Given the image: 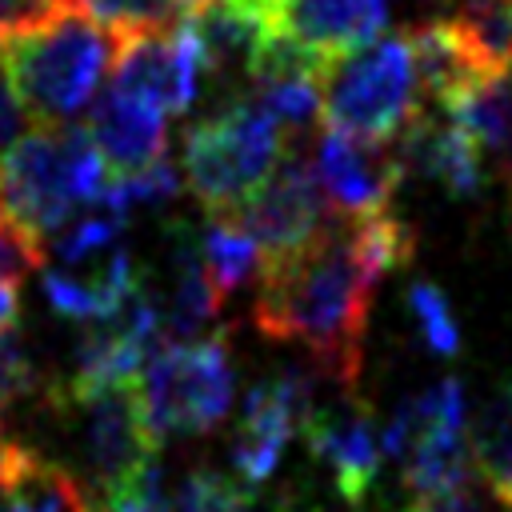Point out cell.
Returning a JSON list of instances; mask_svg holds the SVG:
<instances>
[{
	"label": "cell",
	"instance_id": "14",
	"mask_svg": "<svg viewBox=\"0 0 512 512\" xmlns=\"http://www.w3.org/2000/svg\"><path fill=\"white\" fill-rule=\"evenodd\" d=\"M268 24L284 44L332 64L384 32L388 0H280Z\"/></svg>",
	"mask_w": 512,
	"mask_h": 512
},
{
	"label": "cell",
	"instance_id": "15",
	"mask_svg": "<svg viewBox=\"0 0 512 512\" xmlns=\"http://www.w3.org/2000/svg\"><path fill=\"white\" fill-rule=\"evenodd\" d=\"M88 132H92L112 176L144 172L148 164L164 160V148H168V116L160 108L128 96L116 84H108L96 96Z\"/></svg>",
	"mask_w": 512,
	"mask_h": 512
},
{
	"label": "cell",
	"instance_id": "7",
	"mask_svg": "<svg viewBox=\"0 0 512 512\" xmlns=\"http://www.w3.org/2000/svg\"><path fill=\"white\" fill-rule=\"evenodd\" d=\"M380 436H384V456H396L404 464V484L420 500H436L444 492L468 488L476 464H472L468 400L456 376H444L420 396L400 400Z\"/></svg>",
	"mask_w": 512,
	"mask_h": 512
},
{
	"label": "cell",
	"instance_id": "32",
	"mask_svg": "<svg viewBox=\"0 0 512 512\" xmlns=\"http://www.w3.org/2000/svg\"><path fill=\"white\" fill-rule=\"evenodd\" d=\"M76 4L80 0H0V44L56 20L60 12L76 8Z\"/></svg>",
	"mask_w": 512,
	"mask_h": 512
},
{
	"label": "cell",
	"instance_id": "27",
	"mask_svg": "<svg viewBox=\"0 0 512 512\" xmlns=\"http://www.w3.org/2000/svg\"><path fill=\"white\" fill-rule=\"evenodd\" d=\"M120 228H124V216L104 208L100 212H88L80 220H68L56 236H52V252L64 260V264H80L96 252H108L116 240H120Z\"/></svg>",
	"mask_w": 512,
	"mask_h": 512
},
{
	"label": "cell",
	"instance_id": "30",
	"mask_svg": "<svg viewBox=\"0 0 512 512\" xmlns=\"http://www.w3.org/2000/svg\"><path fill=\"white\" fill-rule=\"evenodd\" d=\"M44 268V244H36L4 208L0 200V276L20 280L24 272H40Z\"/></svg>",
	"mask_w": 512,
	"mask_h": 512
},
{
	"label": "cell",
	"instance_id": "16",
	"mask_svg": "<svg viewBox=\"0 0 512 512\" xmlns=\"http://www.w3.org/2000/svg\"><path fill=\"white\" fill-rule=\"evenodd\" d=\"M400 156L408 168H420L428 180H436L448 196H476L484 184V152L476 140L448 116L432 120L420 116L400 136Z\"/></svg>",
	"mask_w": 512,
	"mask_h": 512
},
{
	"label": "cell",
	"instance_id": "36",
	"mask_svg": "<svg viewBox=\"0 0 512 512\" xmlns=\"http://www.w3.org/2000/svg\"><path fill=\"white\" fill-rule=\"evenodd\" d=\"M20 316V280L0 276V332H8Z\"/></svg>",
	"mask_w": 512,
	"mask_h": 512
},
{
	"label": "cell",
	"instance_id": "26",
	"mask_svg": "<svg viewBox=\"0 0 512 512\" xmlns=\"http://www.w3.org/2000/svg\"><path fill=\"white\" fill-rule=\"evenodd\" d=\"M408 312H412V320H416L420 340H424L436 356H448V360L460 356L464 336H460V324H456V316H452L448 296H444L436 284L416 280V284L408 288Z\"/></svg>",
	"mask_w": 512,
	"mask_h": 512
},
{
	"label": "cell",
	"instance_id": "11",
	"mask_svg": "<svg viewBox=\"0 0 512 512\" xmlns=\"http://www.w3.org/2000/svg\"><path fill=\"white\" fill-rule=\"evenodd\" d=\"M232 216L252 232V240L264 252V264L300 252L332 224L324 212V192H320L316 168L304 152H284L280 164L272 168V176Z\"/></svg>",
	"mask_w": 512,
	"mask_h": 512
},
{
	"label": "cell",
	"instance_id": "3",
	"mask_svg": "<svg viewBox=\"0 0 512 512\" xmlns=\"http://www.w3.org/2000/svg\"><path fill=\"white\" fill-rule=\"evenodd\" d=\"M4 56L28 116L40 124H68L96 96L116 56V32H108L76 4L56 20L12 36Z\"/></svg>",
	"mask_w": 512,
	"mask_h": 512
},
{
	"label": "cell",
	"instance_id": "25",
	"mask_svg": "<svg viewBox=\"0 0 512 512\" xmlns=\"http://www.w3.org/2000/svg\"><path fill=\"white\" fill-rule=\"evenodd\" d=\"M180 192V172L176 164L164 156L156 164H148L144 172H132V176H112L108 192H104V208L128 216L132 208H160L168 200H176Z\"/></svg>",
	"mask_w": 512,
	"mask_h": 512
},
{
	"label": "cell",
	"instance_id": "18",
	"mask_svg": "<svg viewBox=\"0 0 512 512\" xmlns=\"http://www.w3.org/2000/svg\"><path fill=\"white\" fill-rule=\"evenodd\" d=\"M220 304H224V296H220L216 280L208 276V268L200 260L196 228L176 224V240H172V288H168V300L160 304L164 332H172L176 340H196L216 320Z\"/></svg>",
	"mask_w": 512,
	"mask_h": 512
},
{
	"label": "cell",
	"instance_id": "10",
	"mask_svg": "<svg viewBox=\"0 0 512 512\" xmlns=\"http://www.w3.org/2000/svg\"><path fill=\"white\" fill-rule=\"evenodd\" d=\"M112 64H116L112 84L124 88L128 96L160 108L164 116L188 112L196 100V88L208 72L204 48H200L188 16L168 28L120 32Z\"/></svg>",
	"mask_w": 512,
	"mask_h": 512
},
{
	"label": "cell",
	"instance_id": "38",
	"mask_svg": "<svg viewBox=\"0 0 512 512\" xmlns=\"http://www.w3.org/2000/svg\"><path fill=\"white\" fill-rule=\"evenodd\" d=\"M404 512H428V508H424V504H408Z\"/></svg>",
	"mask_w": 512,
	"mask_h": 512
},
{
	"label": "cell",
	"instance_id": "8",
	"mask_svg": "<svg viewBox=\"0 0 512 512\" xmlns=\"http://www.w3.org/2000/svg\"><path fill=\"white\" fill-rule=\"evenodd\" d=\"M80 416V484L92 504L116 496L156 464V436L148 432L140 380L112 384L84 400H52Z\"/></svg>",
	"mask_w": 512,
	"mask_h": 512
},
{
	"label": "cell",
	"instance_id": "35",
	"mask_svg": "<svg viewBox=\"0 0 512 512\" xmlns=\"http://www.w3.org/2000/svg\"><path fill=\"white\" fill-rule=\"evenodd\" d=\"M428 512H484V504L468 492V488H456V492H444L436 500H424Z\"/></svg>",
	"mask_w": 512,
	"mask_h": 512
},
{
	"label": "cell",
	"instance_id": "24",
	"mask_svg": "<svg viewBox=\"0 0 512 512\" xmlns=\"http://www.w3.org/2000/svg\"><path fill=\"white\" fill-rule=\"evenodd\" d=\"M256 496L220 468H192L176 488V512H252Z\"/></svg>",
	"mask_w": 512,
	"mask_h": 512
},
{
	"label": "cell",
	"instance_id": "19",
	"mask_svg": "<svg viewBox=\"0 0 512 512\" xmlns=\"http://www.w3.org/2000/svg\"><path fill=\"white\" fill-rule=\"evenodd\" d=\"M188 24L204 48L208 72H236L240 68L248 76L272 40V24L236 0H216L200 12H188Z\"/></svg>",
	"mask_w": 512,
	"mask_h": 512
},
{
	"label": "cell",
	"instance_id": "31",
	"mask_svg": "<svg viewBox=\"0 0 512 512\" xmlns=\"http://www.w3.org/2000/svg\"><path fill=\"white\" fill-rule=\"evenodd\" d=\"M92 512H176L172 496L164 492V480H160V468L152 464L140 480H132L128 488H120L116 496L92 504Z\"/></svg>",
	"mask_w": 512,
	"mask_h": 512
},
{
	"label": "cell",
	"instance_id": "9",
	"mask_svg": "<svg viewBox=\"0 0 512 512\" xmlns=\"http://www.w3.org/2000/svg\"><path fill=\"white\" fill-rule=\"evenodd\" d=\"M312 412H316L312 372L280 368V372L256 380L244 396V408H240V420H236V432H232V444H228L236 476L248 488L264 484L276 472L292 436L308 428Z\"/></svg>",
	"mask_w": 512,
	"mask_h": 512
},
{
	"label": "cell",
	"instance_id": "29",
	"mask_svg": "<svg viewBox=\"0 0 512 512\" xmlns=\"http://www.w3.org/2000/svg\"><path fill=\"white\" fill-rule=\"evenodd\" d=\"M36 388V364L20 340V332H0V412Z\"/></svg>",
	"mask_w": 512,
	"mask_h": 512
},
{
	"label": "cell",
	"instance_id": "33",
	"mask_svg": "<svg viewBox=\"0 0 512 512\" xmlns=\"http://www.w3.org/2000/svg\"><path fill=\"white\" fill-rule=\"evenodd\" d=\"M24 120H28V108L12 84V72H8V56H4V44H0V156L8 152V144L24 132Z\"/></svg>",
	"mask_w": 512,
	"mask_h": 512
},
{
	"label": "cell",
	"instance_id": "2",
	"mask_svg": "<svg viewBox=\"0 0 512 512\" xmlns=\"http://www.w3.org/2000/svg\"><path fill=\"white\" fill-rule=\"evenodd\" d=\"M108 184L112 172L84 124H36L0 156V200L36 244H52L76 208H100Z\"/></svg>",
	"mask_w": 512,
	"mask_h": 512
},
{
	"label": "cell",
	"instance_id": "1",
	"mask_svg": "<svg viewBox=\"0 0 512 512\" xmlns=\"http://www.w3.org/2000/svg\"><path fill=\"white\" fill-rule=\"evenodd\" d=\"M412 252L416 232L392 212L328 224L300 252L260 268L252 324L272 340L300 344L320 376L356 392L376 284Z\"/></svg>",
	"mask_w": 512,
	"mask_h": 512
},
{
	"label": "cell",
	"instance_id": "21",
	"mask_svg": "<svg viewBox=\"0 0 512 512\" xmlns=\"http://www.w3.org/2000/svg\"><path fill=\"white\" fill-rule=\"evenodd\" d=\"M472 464L488 480L492 496L512 508V376H504L476 412Z\"/></svg>",
	"mask_w": 512,
	"mask_h": 512
},
{
	"label": "cell",
	"instance_id": "4",
	"mask_svg": "<svg viewBox=\"0 0 512 512\" xmlns=\"http://www.w3.org/2000/svg\"><path fill=\"white\" fill-rule=\"evenodd\" d=\"M324 128L400 144V136L424 116V88L416 76L412 36L388 32L372 44L332 60L324 76Z\"/></svg>",
	"mask_w": 512,
	"mask_h": 512
},
{
	"label": "cell",
	"instance_id": "37",
	"mask_svg": "<svg viewBox=\"0 0 512 512\" xmlns=\"http://www.w3.org/2000/svg\"><path fill=\"white\" fill-rule=\"evenodd\" d=\"M292 512H356V508H328V504H316V500H304V504H292Z\"/></svg>",
	"mask_w": 512,
	"mask_h": 512
},
{
	"label": "cell",
	"instance_id": "12",
	"mask_svg": "<svg viewBox=\"0 0 512 512\" xmlns=\"http://www.w3.org/2000/svg\"><path fill=\"white\" fill-rule=\"evenodd\" d=\"M312 168H316L320 192L336 208V216L364 220V216L388 212L408 164L392 144H376V140H360V136L324 128Z\"/></svg>",
	"mask_w": 512,
	"mask_h": 512
},
{
	"label": "cell",
	"instance_id": "20",
	"mask_svg": "<svg viewBox=\"0 0 512 512\" xmlns=\"http://www.w3.org/2000/svg\"><path fill=\"white\" fill-rule=\"evenodd\" d=\"M444 116L456 120L476 140V148L500 164L504 180L512 176V68L464 84L444 104Z\"/></svg>",
	"mask_w": 512,
	"mask_h": 512
},
{
	"label": "cell",
	"instance_id": "22",
	"mask_svg": "<svg viewBox=\"0 0 512 512\" xmlns=\"http://www.w3.org/2000/svg\"><path fill=\"white\" fill-rule=\"evenodd\" d=\"M0 512H92V500L76 472L32 452L24 472L0 488Z\"/></svg>",
	"mask_w": 512,
	"mask_h": 512
},
{
	"label": "cell",
	"instance_id": "13",
	"mask_svg": "<svg viewBox=\"0 0 512 512\" xmlns=\"http://www.w3.org/2000/svg\"><path fill=\"white\" fill-rule=\"evenodd\" d=\"M380 432L384 428L376 424L372 408L364 400H356L352 392L340 408H328V412L316 408L308 428H304L312 460L332 472V484L348 508H356L380 476V464H384V436Z\"/></svg>",
	"mask_w": 512,
	"mask_h": 512
},
{
	"label": "cell",
	"instance_id": "5",
	"mask_svg": "<svg viewBox=\"0 0 512 512\" xmlns=\"http://www.w3.org/2000/svg\"><path fill=\"white\" fill-rule=\"evenodd\" d=\"M284 156V132L256 100L224 104L184 136V180L212 216H232L272 176Z\"/></svg>",
	"mask_w": 512,
	"mask_h": 512
},
{
	"label": "cell",
	"instance_id": "6",
	"mask_svg": "<svg viewBox=\"0 0 512 512\" xmlns=\"http://www.w3.org/2000/svg\"><path fill=\"white\" fill-rule=\"evenodd\" d=\"M236 400V376L228 340L196 336L156 344L140 372V404L156 444L164 436H200L212 432Z\"/></svg>",
	"mask_w": 512,
	"mask_h": 512
},
{
	"label": "cell",
	"instance_id": "28",
	"mask_svg": "<svg viewBox=\"0 0 512 512\" xmlns=\"http://www.w3.org/2000/svg\"><path fill=\"white\" fill-rule=\"evenodd\" d=\"M80 8L100 20L108 32H144V28H168L180 12L176 0H80Z\"/></svg>",
	"mask_w": 512,
	"mask_h": 512
},
{
	"label": "cell",
	"instance_id": "23",
	"mask_svg": "<svg viewBox=\"0 0 512 512\" xmlns=\"http://www.w3.org/2000/svg\"><path fill=\"white\" fill-rule=\"evenodd\" d=\"M196 240H200V260H204L208 276L216 280L220 296H232L236 288H244L264 260L260 244L236 216H212L196 232Z\"/></svg>",
	"mask_w": 512,
	"mask_h": 512
},
{
	"label": "cell",
	"instance_id": "17",
	"mask_svg": "<svg viewBox=\"0 0 512 512\" xmlns=\"http://www.w3.org/2000/svg\"><path fill=\"white\" fill-rule=\"evenodd\" d=\"M40 288H44V300L52 304V312L80 320V324H104V320L120 316L144 292V276L136 272L128 252H112V260L104 268H96L92 276H72L64 268H48Z\"/></svg>",
	"mask_w": 512,
	"mask_h": 512
},
{
	"label": "cell",
	"instance_id": "34",
	"mask_svg": "<svg viewBox=\"0 0 512 512\" xmlns=\"http://www.w3.org/2000/svg\"><path fill=\"white\" fill-rule=\"evenodd\" d=\"M32 460V448H24V444H16V440H8L4 436V428H0V488H8L20 472H24V464Z\"/></svg>",
	"mask_w": 512,
	"mask_h": 512
}]
</instances>
